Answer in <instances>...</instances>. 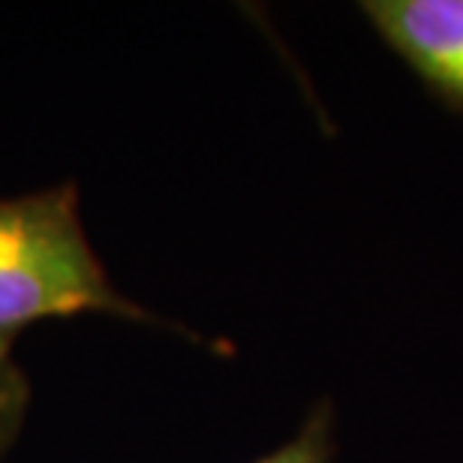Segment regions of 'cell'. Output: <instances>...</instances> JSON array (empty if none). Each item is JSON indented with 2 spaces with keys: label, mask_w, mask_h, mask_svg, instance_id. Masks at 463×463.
I'll use <instances>...</instances> for the list:
<instances>
[{
  "label": "cell",
  "mask_w": 463,
  "mask_h": 463,
  "mask_svg": "<svg viewBox=\"0 0 463 463\" xmlns=\"http://www.w3.org/2000/svg\"><path fill=\"white\" fill-rule=\"evenodd\" d=\"M103 317L178 331H196L156 317L127 298L90 247L76 184H54L0 199V355H13L18 335L45 319Z\"/></svg>",
  "instance_id": "6da1fadb"
},
{
  "label": "cell",
  "mask_w": 463,
  "mask_h": 463,
  "mask_svg": "<svg viewBox=\"0 0 463 463\" xmlns=\"http://www.w3.org/2000/svg\"><path fill=\"white\" fill-rule=\"evenodd\" d=\"M358 9L421 85L463 115V0H364Z\"/></svg>",
  "instance_id": "7a4b0ae2"
},
{
  "label": "cell",
  "mask_w": 463,
  "mask_h": 463,
  "mask_svg": "<svg viewBox=\"0 0 463 463\" xmlns=\"http://www.w3.org/2000/svg\"><path fill=\"white\" fill-rule=\"evenodd\" d=\"M337 442H335V406L326 397L307 412V419L292 439H286L280 449L268 451L265 458L253 463H335Z\"/></svg>",
  "instance_id": "3957f363"
},
{
  "label": "cell",
  "mask_w": 463,
  "mask_h": 463,
  "mask_svg": "<svg viewBox=\"0 0 463 463\" xmlns=\"http://www.w3.org/2000/svg\"><path fill=\"white\" fill-rule=\"evenodd\" d=\"M31 410V383L13 355H0V458L15 446Z\"/></svg>",
  "instance_id": "277c9868"
}]
</instances>
